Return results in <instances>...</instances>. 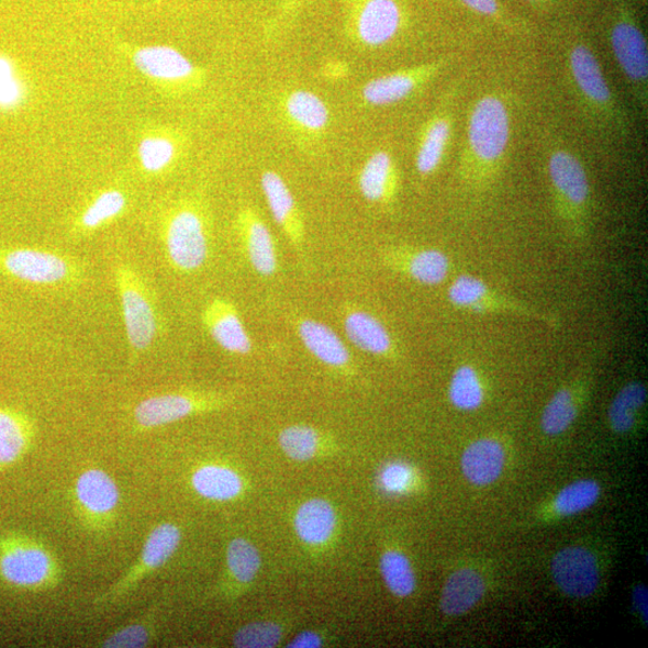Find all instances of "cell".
I'll return each instance as SVG.
<instances>
[{
  "mask_svg": "<svg viewBox=\"0 0 648 648\" xmlns=\"http://www.w3.org/2000/svg\"><path fill=\"white\" fill-rule=\"evenodd\" d=\"M512 110L500 93L479 97L469 113L460 160V177L471 189L488 187L507 157Z\"/></svg>",
  "mask_w": 648,
  "mask_h": 648,
  "instance_id": "obj_1",
  "label": "cell"
},
{
  "mask_svg": "<svg viewBox=\"0 0 648 648\" xmlns=\"http://www.w3.org/2000/svg\"><path fill=\"white\" fill-rule=\"evenodd\" d=\"M547 171L557 219L569 236L583 239L591 223L592 194L585 165L561 144L547 149Z\"/></svg>",
  "mask_w": 648,
  "mask_h": 648,
  "instance_id": "obj_2",
  "label": "cell"
},
{
  "mask_svg": "<svg viewBox=\"0 0 648 648\" xmlns=\"http://www.w3.org/2000/svg\"><path fill=\"white\" fill-rule=\"evenodd\" d=\"M563 60L568 81L583 111L600 125L625 135L628 130L627 115L615 98L591 46L582 41L568 44Z\"/></svg>",
  "mask_w": 648,
  "mask_h": 648,
  "instance_id": "obj_3",
  "label": "cell"
},
{
  "mask_svg": "<svg viewBox=\"0 0 648 648\" xmlns=\"http://www.w3.org/2000/svg\"><path fill=\"white\" fill-rule=\"evenodd\" d=\"M114 282L130 351L133 356L144 355L160 332L159 311L153 293L138 271L125 264L115 267Z\"/></svg>",
  "mask_w": 648,
  "mask_h": 648,
  "instance_id": "obj_4",
  "label": "cell"
},
{
  "mask_svg": "<svg viewBox=\"0 0 648 648\" xmlns=\"http://www.w3.org/2000/svg\"><path fill=\"white\" fill-rule=\"evenodd\" d=\"M0 275L38 287L74 283L83 275L71 258L41 249L14 248L0 252Z\"/></svg>",
  "mask_w": 648,
  "mask_h": 648,
  "instance_id": "obj_5",
  "label": "cell"
},
{
  "mask_svg": "<svg viewBox=\"0 0 648 648\" xmlns=\"http://www.w3.org/2000/svg\"><path fill=\"white\" fill-rule=\"evenodd\" d=\"M611 46L635 105L646 112L648 107L647 42L637 21L626 11H622L612 24Z\"/></svg>",
  "mask_w": 648,
  "mask_h": 648,
  "instance_id": "obj_6",
  "label": "cell"
},
{
  "mask_svg": "<svg viewBox=\"0 0 648 648\" xmlns=\"http://www.w3.org/2000/svg\"><path fill=\"white\" fill-rule=\"evenodd\" d=\"M447 295L453 306L472 314L512 315L539 321L549 327H557L560 324L559 317L516 302L473 276L458 277L451 282Z\"/></svg>",
  "mask_w": 648,
  "mask_h": 648,
  "instance_id": "obj_7",
  "label": "cell"
},
{
  "mask_svg": "<svg viewBox=\"0 0 648 648\" xmlns=\"http://www.w3.org/2000/svg\"><path fill=\"white\" fill-rule=\"evenodd\" d=\"M56 576L55 560L35 541L8 537L0 543V578L8 585L33 590L51 585Z\"/></svg>",
  "mask_w": 648,
  "mask_h": 648,
  "instance_id": "obj_8",
  "label": "cell"
},
{
  "mask_svg": "<svg viewBox=\"0 0 648 648\" xmlns=\"http://www.w3.org/2000/svg\"><path fill=\"white\" fill-rule=\"evenodd\" d=\"M168 261L180 273H194L210 256V237L202 214L190 206L178 210L165 230Z\"/></svg>",
  "mask_w": 648,
  "mask_h": 648,
  "instance_id": "obj_9",
  "label": "cell"
},
{
  "mask_svg": "<svg viewBox=\"0 0 648 648\" xmlns=\"http://www.w3.org/2000/svg\"><path fill=\"white\" fill-rule=\"evenodd\" d=\"M445 59L384 74L360 89V100L370 108H387L404 102L432 83L446 67Z\"/></svg>",
  "mask_w": 648,
  "mask_h": 648,
  "instance_id": "obj_10",
  "label": "cell"
},
{
  "mask_svg": "<svg viewBox=\"0 0 648 648\" xmlns=\"http://www.w3.org/2000/svg\"><path fill=\"white\" fill-rule=\"evenodd\" d=\"M223 399L202 393H168L142 400L134 410V420L139 429H155L214 410Z\"/></svg>",
  "mask_w": 648,
  "mask_h": 648,
  "instance_id": "obj_11",
  "label": "cell"
},
{
  "mask_svg": "<svg viewBox=\"0 0 648 648\" xmlns=\"http://www.w3.org/2000/svg\"><path fill=\"white\" fill-rule=\"evenodd\" d=\"M456 97L449 93L421 130L414 167L422 178L434 176L443 166L456 129Z\"/></svg>",
  "mask_w": 648,
  "mask_h": 648,
  "instance_id": "obj_12",
  "label": "cell"
},
{
  "mask_svg": "<svg viewBox=\"0 0 648 648\" xmlns=\"http://www.w3.org/2000/svg\"><path fill=\"white\" fill-rule=\"evenodd\" d=\"M404 14L396 0H365L354 23V42L365 49L393 43L403 30Z\"/></svg>",
  "mask_w": 648,
  "mask_h": 648,
  "instance_id": "obj_13",
  "label": "cell"
},
{
  "mask_svg": "<svg viewBox=\"0 0 648 648\" xmlns=\"http://www.w3.org/2000/svg\"><path fill=\"white\" fill-rule=\"evenodd\" d=\"M383 259L387 266L425 287L444 283L451 270L448 255L434 248L394 246L383 254Z\"/></svg>",
  "mask_w": 648,
  "mask_h": 648,
  "instance_id": "obj_14",
  "label": "cell"
},
{
  "mask_svg": "<svg viewBox=\"0 0 648 648\" xmlns=\"http://www.w3.org/2000/svg\"><path fill=\"white\" fill-rule=\"evenodd\" d=\"M551 572L557 586L572 597H589L599 588L597 560L588 549L573 547L557 552Z\"/></svg>",
  "mask_w": 648,
  "mask_h": 648,
  "instance_id": "obj_15",
  "label": "cell"
},
{
  "mask_svg": "<svg viewBox=\"0 0 648 648\" xmlns=\"http://www.w3.org/2000/svg\"><path fill=\"white\" fill-rule=\"evenodd\" d=\"M202 321L215 344L231 355L248 356L253 351V340L239 315L238 309L216 297L205 305Z\"/></svg>",
  "mask_w": 648,
  "mask_h": 648,
  "instance_id": "obj_16",
  "label": "cell"
},
{
  "mask_svg": "<svg viewBox=\"0 0 648 648\" xmlns=\"http://www.w3.org/2000/svg\"><path fill=\"white\" fill-rule=\"evenodd\" d=\"M283 120L305 137H322L331 124L327 102L311 90L297 88L284 93L279 102Z\"/></svg>",
  "mask_w": 648,
  "mask_h": 648,
  "instance_id": "obj_17",
  "label": "cell"
},
{
  "mask_svg": "<svg viewBox=\"0 0 648 648\" xmlns=\"http://www.w3.org/2000/svg\"><path fill=\"white\" fill-rule=\"evenodd\" d=\"M261 188L275 222L294 248L300 250L305 239V224L300 205L287 181L278 172L265 171Z\"/></svg>",
  "mask_w": 648,
  "mask_h": 648,
  "instance_id": "obj_18",
  "label": "cell"
},
{
  "mask_svg": "<svg viewBox=\"0 0 648 648\" xmlns=\"http://www.w3.org/2000/svg\"><path fill=\"white\" fill-rule=\"evenodd\" d=\"M239 235L246 255L257 275L273 277L279 268V257L273 235L261 214L246 206L237 217Z\"/></svg>",
  "mask_w": 648,
  "mask_h": 648,
  "instance_id": "obj_19",
  "label": "cell"
},
{
  "mask_svg": "<svg viewBox=\"0 0 648 648\" xmlns=\"http://www.w3.org/2000/svg\"><path fill=\"white\" fill-rule=\"evenodd\" d=\"M399 187L400 174L393 155L382 149L373 152L358 175L362 199L372 204L389 205L396 199Z\"/></svg>",
  "mask_w": 648,
  "mask_h": 648,
  "instance_id": "obj_20",
  "label": "cell"
},
{
  "mask_svg": "<svg viewBox=\"0 0 648 648\" xmlns=\"http://www.w3.org/2000/svg\"><path fill=\"white\" fill-rule=\"evenodd\" d=\"M294 326L306 351L322 365L336 370L351 366L353 357L348 347L326 323L301 317L294 321Z\"/></svg>",
  "mask_w": 648,
  "mask_h": 648,
  "instance_id": "obj_21",
  "label": "cell"
},
{
  "mask_svg": "<svg viewBox=\"0 0 648 648\" xmlns=\"http://www.w3.org/2000/svg\"><path fill=\"white\" fill-rule=\"evenodd\" d=\"M344 329L347 339L362 353L388 359L398 356V348L384 324L366 310H346Z\"/></svg>",
  "mask_w": 648,
  "mask_h": 648,
  "instance_id": "obj_22",
  "label": "cell"
},
{
  "mask_svg": "<svg viewBox=\"0 0 648 648\" xmlns=\"http://www.w3.org/2000/svg\"><path fill=\"white\" fill-rule=\"evenodd\" d=\"M181 541L180 528L174 524L165 523L155 527L149 535L144 550H142L141 562L130 574L112 591V597H119L123 592L135 585V583L155 569L163 567L177 551ZM108 594V597L109 595Z\"/></svg>",
  "mask_w": 648,
  "mask_h": 648,
  "instance_id": "obj_23",
  "label": "cell"
},
{
  "mask_svg": "<svg viewBox=\"0 0 648 648\" xmlns=\"http://www.w3.org/2000/svg\"><path fill=\"white\" fill-rule=\"evenodd\" d=\"M136 68L154 80L186 82L197 76V68L181 52L170 46H148L136 52Z\"/></svg>",
  "mask_w": 648,
  "mask_h": 648,
  "instance_id": "obj_24",
  "label": "cell"
},
{
  "mask_svg": "<svg viewBox=\"0 0 648 648\" xmlns=\"http://www.w3.org/2000/svg\"><path fill=\"white\" fill-rule=\"evenodd\" d=\"M293 523L298 538L306 546L321 547L334 536L338 515L327 500L311 499L298 507Z\"/></svg>",
  "mask_w": 648,
  "mask_h": 648,
  "instance_id": "obj_25",
  "label": "cell"
},
{
  "mask_svg": "<svg viewBox=\"0 0 648 648\" xmlns=\"http://www.w3.org/2000/svg\"><path fill=\"white\" fill-rule=\"evenodd\" d=\"M505 461L503 446L494 438L476 440L465 449L461 458L462 473L476 485H489L498 481Z\"/></svg>",
  "mask_w": 648,
  "mask_h": 648,
  "instance_id": "obj_26",
  "label": "cell"
},
{
  "mask_svg": "<svg viewBox=\"0 0 648 648\" xmlns=\"http://www.w3.org/2000/svg\"><path fill=\"white\" fill-rule=\"evenodd\" d=\"M485 582L481 574L470 568L454 572L440 595V608L447 615L458 616L471 611L483 599Z\"/></svg>",
  "mask_w": 648,
  "mask_h": 648,
  "instance_id": "obj_27",
  "label": "cell"
},
{
  "mask_svg": "<svg viewBox=\"0 0 648 648\" xmlns=\"http://www.w3.org/2000/svg\"><path fill=\"white\" fill-rule=\"evenodd\" d=\"M191 484L198 494L206 500L227 502L242 494V477L222 465H204L193 472Z\"/></svg>",
  "mask_w": 648,
  "mask_h": 648,
  "instance_id": "obj_28",
  "label": "cell"
},
{
  "mask_svg": "<svg viewBox=\"0 0 648 648\" xmlns=\"http://www.w3.org/2000/svg\"><path fill=\"white\" fill-rule=\"evenodd\" d=\"M76 495L82 507L96 515L110 514L120 502V490L101 470H89L76 483Z\"/></svg>",
  "mask_w": 648,
  "mask_h": 648,
  "instance_id": "obj_29",
  "label": "cell"
},
{
  "mask_svg": "<svg viewBox=\"0 0 648 648\" xmlns=\"http://www.w3.org/2000/svg\"><path fill=\"white\" fill-rule=\"evenodd\" d=\"M33 423L25 414L0 407V466L18 461L29 449L33 437Z\"/></svg>",
  "mask_w": 648,
  "mask_h": 648,
  "instance_id": "obj_30",
  "label": "cell"
},
{
  "mask_svg": "<svg viewBox=\"0 0 648 648\" xmlns=\"http://www.w3.org/2000/svg\"><path fill=\"white\" fill-rule=\"evenodd\" d=\"M579 389L566 386L555 393L541 414V429L549 436L566 433L579 412Z\"/></svg>",
  "mask_w": 648,
  "mask_h": 648,
  "instance_id": "obj_31",
  "label": "cell"
},
{
  "mask_svg": "<svg viewBox=\"0 0 648 648\" xmlns=\"http://www.w3.org/2000/svg\"><path fill=\"white\" fill-rule=\"evenodd\" d=\"M647 401L646 387L640 382H630L615 396L608 409V423L617 434H627L634 429L639 413Z\"/></svg>",
  "mask_w": 648,
  "mask_h": 648,
  "instance_id": "obj_32",
  "label": "cell"
},
{
  "mask_svg": "<svg viewBox=\"0 0 648 648\" xmlns=\"http://www.w3.org/2000/svg\"><path fill=\"white\" fill-rule=\"evenodd\" d=\"M448 395L454 407L461 411H474L485 400L481 375L470 365H462L451 376Z\"/></svg>",
  "mask_w": 648,
  "mask_h": 648,
  "instance_id": "obj_33",
  "label": "cell"
},
{
  "mask_svg": "<svg viewBox=\"0 0 648 648\" xmlns=\"http://www.w3.org/2000/svg\"><path fill=\"white\" fill-rule=\"evenodd\" d=\"M279 446L291 460L304 462L317 456L322 436L313 426L295 424L284 427L280 433Z\"/></svg>",
  "mask_w": 648,
  "mask_h": 648,
  "instance_id": "obj_34",
  "label": "cell"
},
{
  "mask_svg": "<svg viewBox=\"0 0 648 648\" xmlns=\"http://www.w3.org/2000/svg\"><path fill=\"white\" fill-rule=\"evenodd\" d=\"M380 569L388 590L396 597L406 599L416 590V576L403 552L386 551L381 556Z\"/></svg>",
  "mask_w": 648,
  "mask_h": 648,
  "instance_id": "obj_35",
  "label": "cell"
},
{
  "mask_svg": "<svg viewBox=\"0 0 648 648\" xmlns=\"http://www.w3.org/2000/svg\"><path fill=\"white\" fill-rule=\"evenodd\" d=\"M230 573L241 583H250L261 569V555L244 538L230 541L226 554Z\"/></svg>",
  "mask_w": 648,
  "mask_h": 648,
  "instance_id": "obj_36",
  "label": "cell"
},
{
  "mask_svg": "<svg viewBox=\"0 0 648 648\" xmlns=\"http://www.w3.org/2000/svg\"><path fill=\"white\" fill-rule=\"evenodd\" d=\"M601 495V488L597 483L579 481L566 487L555 501L557 513L561 515H573L589 510L597 502Z\"/></svg>",
  "mask_w": 648,
  "mask_h": 648,
  "instance_id": "obj_37",
  "label": "cell"
},
{
  "mask_svg": "<svg viewBox=\"0 0 648 648\" xmlns=\"http://www.w3.org/2000/svg\"><path fill=\"white\" fill-rule=\"evenodd\" d=\"M126 199L119 190L99 194L82 215L81 223L87 230H94L119 216L125 209Z\"/></svg>",
  "mask_w": 648,
  "mask_h": 648,
  "instance_id": "obj_38",
  "label": "cell"
},
{
  "mask_svg": "<svg viewBox=\"0 0 648 648\" xmlns=\"http://www.w3.org/2000/svg\"><path fill=\"white\" fill-rule=\"evenodd\" d=\"M282 639V629L276 622L258 621L242 627L233 637V645L239 648L276 647Z\"/></svg>",
  "mask_w": 648,
  "mask_h": 648,
  "instance_id": "obj_39",
  "label": "cell"
},
{
  "mask_svg": "<svg viewBox=\"0 0 648 648\" xmlns=\"http://www.w3.org/2000/svg\"><path fill=\"white\" fill-rule=\"evenodd\" d=\"M138 155L146 171L158 174L175 160L176 146L165 137H148L141 142Z\"/></svg>",
  "mask_w": 648,
  "mask_h": 648,
  "instance_id": "obj_40",
  "label": "cell"
},
{
  "mask_svg": "<svg viewBox=\"0 0 648 648\" xmlns=\"http://www.w3.org/2000/svg\"><path fill=\"white\" fill-rule=\"evenodd\" d=\"M25 89L16 74L14 64L0 56V110L10 111L19 108L24 100Z\"/></svg>",
  "mask_w": 648,
  "mask_h": 648,
  "instance_id": "obj_41",
  "label": "cell"
},
{
  "mask_svg": "<svg viewBox=\"0 0 648 648\" xmlns=\"http://www.w3.org/2000/svg\"><path fill=\"white\" fill-rule=\"evenodd\" d=\"M416 481L411 466L403 461H393L384 466L379 473L378 483L389 495H404Z\"/></svg>",
  "mask_w": 648,
  "mask_h": 648,
  "instance_id": "obj_42",
  "label": "cell"
},
{
  "mask_svg": "<svg viewBox=\"0 0 648 648\" xmlns=\"http://www.w3.org/2000/svg\"><path fill=\"white\" fill-rule=\"evenodd\" d=\"M149 641V630L142 625L127 626L113 635L105 641L103 647L110 648H136L145 647Z\"/></svg>",
  "mask_w": 648,
  "mask_h": 648,
  "instance_id": "obj_43",
  "label": "cell"
},
{
  "mask_svg": "<svg viewBox=\"0 0 648 648\" xmlns=\"http://www.w3.org/2000/svg\"><path fill=\"white\" fill-rule=\"evenodd\" d=\"M321 76L329 82H342L347 79L351 68L342 59H329L322 64Z\"/></svg>",
  "mask_w": 648,
  "mask_h": 648,
  "instance_id": "obj_44",
  "label": "cell"
},
{
  "mask_svg": "<svg viewBox=\"0 0 648 648\" xmlns=\"http://www.w3.org/2000/svg\"><path fill=\"white\" fill-rule=\"evenodd\" d=\"M461 2L478 12V14L491 18L501 19L502 11L498 0H461Z\"/></svg>",
  "mask_w": 648,
  "mask_h": 648,
  "instance_id": "obj_45",
  "label": "cell"
},
{
  "mask_svg": "<svg viewBox=\"0 0 648 648\" xmlns=\"http://www.w3.org/2000/svg\"><path fill=\"white\" fill-rule=\"evenodd\" d=\"M322 638L315 632L306 630L297 635V637L288 645L290 648H317L322 646Z\"/></svg>",
  "mask_w": 648,
  "mask_h": 648,
  "instance_id": "obj_46",
  "label": "cell"
},
{
  "mask_svg": "<svg viewBox=\"0 0 648 648\" xmlns=\"http://www.w3.org/2000/svg\"><path fill=\"white\" fill-rule=\"evenodd\" d=\"M634 604L647 622V589L639 586L634 591Z\"/></svg>",
  "mask_w": 648,
  "mask_h": 648,
  "instance_id": "obj_47",
  "label": "cell"
},
{
  "mask_svg": "<svg viewBox=\"0 0 648 648\" xmlns=\"http://www.w3.org/2000/svg\"><path fill=\"white\" fill-rule=\"evenodd\" d=\"M527 2L537 3V2H539V0H527Z\"/></svg>",
  "mask_w": 648,
  "mask_h": 648,
  "instance_id": "obj_48",
  "label": "cell"
}]
</instances>
